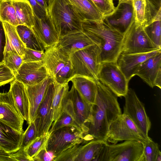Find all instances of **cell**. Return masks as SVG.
Segmentation results:
<instances>
[{"mask_svg": "<svg viewBox=\"0 0 161 161\" xmlns=\"http://www.w3.org/2000/svg\"><path fill=\"white\" fill-rule=\"evenodd\" d=\"M54 157L51 153L48 152L46 147L43 149L33 158V161H53Z\"/></svg>", "mask_w": 161, "mask_h": 161, "instance_id": "f6af8a7d", "label": "cell"}, {"mask_svg": "<svg viewBox=\"0 0 161 161\" xmlns=\"http://www.w3.org/2000/svg\"><path fill=\"white\" fill-rule=\"evenodd\" d=\"M161 52V49L140 53H121L117 61L118 65L129 82L141 64L148 58Z\"/></svg>", "mask_w": 161, "mask_h": 161, "instance_id": "d6986e66", "label": "cell"}, {"mask_svg": "<svg viewBox=\"0 0 161 161\" xmlns=\"http://www.w3.org/2000/svg\"><path fill=\"white\" fill-rule=\"evenodd\" d=\"M96 82L97 93L95 103L92 105V118L86 135L90 140L107 142L110 125L122 112L117 97L98 80Z\"/></svg>", "mask_w": 161, "mask_h": 161, "instance_id": "6da1fadb", "label": "cell"}, {"mask_svg": "<svg viewBox=\"0 0 161 161\" xmlns=\"http://www.w3.org/2000/svg\"><path fill=\"white\" fill-rule=\"evenodd\" d=\"M50 133L49 131L37 137L25 148L29 157L33 161V158L43 149L46 147Z\"/></svg>", "mask_w": 161, "mask_h": 161, "instance_id": "d6a6232c", "label": "cell"}, {"mask_svg": "<svg viewBox=\"0 0 161 161\" xmlns=\"http://www.w3.org/2000/svg\"><path fill=\"white\" fill-rule=\"evenodd\" d=\"M146 0H132L133 17L136 24L143 26L145 24Z\"/></svg>", "mask_w": 161, "mask_h": 161, "instance_id": "d590c367", "label": "cell"}, {"mask_svg": "<svg viewBox=\"0 0 161 161\" xmlns=\"http://www.w3.org/2000/svg\"><path fill=\"white\" fill-rule=\"evenodd\" d=\"M47 12L59 38L69 33L82 30V19L69 0H49Z\"/></svg>", "mask_w": 161, "mask_h": 161, "instance_id": "3957f363", "label": "cell"}, {"mask_svg": "<svg viewBox=\"0 0 161 161\" xmlns=\"http://www.w3.org/2000/svg\"><path fill=\"white\" fill-rule=\"evenodd\" d=\"M12 1L20 25L31 28L34 25V14L29 3L26 0Z\"/></svg>", "mask_w": 161, "mask_h": 161, "instance_id": "83f0119b", "label": "cell"}, {"mask_svg": "<svg viewBox=\"0 0 161 161\" xmlns=\"http://www.w3.org/2000/svg\"><path fill=\"white\" fill-rule=\"evenodd\" d=\"M143 145L145 161H155L157 154L160 151L158 144L151 140Z\"/></svg>", "mask_w": 161, "mask_h": 161, "instance_id": "f35d334b", "label": "cell"}, {"mask_svg": "<svg viewBox=\"0 0 161 161\" xmlns=\"http://www.w3.org/2000/svg\"><path fill=\"white\" fill-rule=\"evenodd\" d=\"M144 29L153 43L161 48V20L153 22L144 27Z\"/></svg>", "mask_w": 161, "mask_h": 161, "instance_id": "836d02e7", "label": "cell"}, {"mask_svg": "<svg viewBox=\"0 0 161 161\" xmlns=\"http://www.w3.org/2000/svg\"><path fill=\"white\" fill-rule=\"evenodd\" d=\"M53 81L52 79L48 76L37 84L25 86L29 107L28 124L34 120L37 109L47 88Z\"/></svg>", "mask_w": 161, "mask_h": 161, "instance_id": "44dd1931", "label": "cell"}, {"mask_svg": "<svg viewBox=\"0 0 161 161\" xmlns=\"http://www.w3.org/2000/svg\"><path fill=\"white\" fill-rule=\"evenodd\" d=\"M82 30L88 32L100 50L101 63L117 62L121 53L124 32L112 26L105 19L82 21Z\"/></svg>", "mask_w": 161, "mask_h": 161, "instance_id": "7a4b0ae2", "label": "cell"}, {"mask_svg": "<svg viewBox=\"0 0 161 161\" xmlns=\"http://www.w3.org/2000/svg\"><path fill=\"white\" fill-rule=\"evenodd\" d=\"M38 3L47 11L48 5L46 0H36Z\"/></svg>", "mask_w": 161, "mask_h": 161, "instance_id": "c3c4849f", "label": "cell"}, {"mask_svg": "<svg viewBox=\"0 0 161 161\" xmlns=\"http://www.w3.org/2000/svg\"><path fill=\"white\" fill-rule=\"evenodd\" d=\"M70 60L74 76H83L95 81L98 80L101 63L100 50L97 45H91L76 52L70 55Z\"/></svg>", "mask_w": 161, "mask_h": 161, "instance_id": "5b68a950", "label": "cell"}, {"mask_svg": "<svg viewBox=\"0 0 161 161\" xmlns=\"http://www.w3.org/2000/svg\"><path fill=\"white\" fill-rule=\"evenodd\" d=\"M161 20V0H146L145 24Z\"/></svg>", "mask_w": 161, "mask_h": 161, "instance_id": "1f68e13d", "label": "cell"}, {"mask_svg": "<svg viewBox=\"0 0 161 161\" xmlns=\"http://www.w3.org/2000/svg\"><path fill=\"white\" fill-rule=\"evenodd\" d=\"M2 22L6 38L5 52L12 50H15L19 55L22 57L26 48L19 38L15 26L6 22Z\"/></svg>", "mask_w": 161, "mask_h": 161, "instance_id": "4316f807", "label": "cell"}, {"mask_svg": "<svg viewBox=\"0 0 161 161\" xmlns=\"http://www.w3.org/2000/svg\"><path fill=\"white\" fill-rule=\"evenodd\" d=\"M6 43V35L3 22L0 20V63L3 60Z\"/></svg>", "mask_w": 161, "mask_h": 161, "instance_id": "ee69618b", "label": "cell"}, {"mask_svg": "<svg viewBox=\"0 0 161 161\" xmlns=\"http://www.w3.org/2000/svg\"><path fill=\"white\" fill-rule=\"evenodd\" d=\"M83 21H101L105 19L91 0H69Z\"/></svg>", "mask_w": 161, "mask_h": 161, "instance_id": "484cf974", "label": "cell"}, {"mask_svg": "<svg viewBox=\"0 0 161 161\" xmlns=\"http://www.w3.org/2000/svg\"><path fill=\"white\" fill-rule=\"evenodd\" d=\"M36 137V127L33 121L29 124L25 131L22 133L20 147L25 148Z\"/></svg>", "mask_w": 161, "mask_h": 161, "instance_id": "ab89813d", "label": "cell"}, {"mask_svg": "<svg viewBox=\"0 0 161 161\" xmlns=\"http://www.w3.org/2000/svg\"><path fill=\"white\" fill-rule=\"evenodd\" d=\"M92 105L82 98L72 85L64 98L62 110L67 112L86 134L87 125L92 118Z\"/></svg>", "mask_w": 161, "mask_h": 161, "instance_id": "ba28073f", "label": "cell"}, {"mask_svg": "<svg viewBox=\"0 0 161 161\" xmlns=\"http://www.w3.org/2000/svg\"><path fill=\"white\" fill-rule=\"evenodd\" d=\"M9 91L22 117L28 123L29 107L25 86L22 83L14 79L10 82Z\"/></svg>", "mask_w": 161, "mask_h": 161, "instance_id": "d4e9b609", "label": "cell"}, {"mask_svg": "<svg viewBox=\"0 0 161 161\" xmlns=\"http://www.w3.org/2000/svg\"><path fill=\"white\" fill-rule=\"evenodd\" d=\"M45 51H37L26 48L22 56L23 62L43 61Z\"/></svg>", "mask_w": 161, "mask_h": 161, "instance_id": "60d3db41", "label": "cell"}, {"mask_svg": "<svg viewBox=\"0 0 161 161\" xmlns=\"http://www.w3.org/2000/svg\"><path fill=\"white\" fill-rule=\"evenodd\" d=\"M15 27L19 38L26 48L37 51H45L31 28L24 25H19Z\"/></svg>", "mask_w": 161, "mask_h": 161, "instance_id": "f546056e", "label": "cell"}, {"mask_svg": "<svg viewBox=\"0 0 161 161\" xmlns=\"http://www.w3.org/2000/svg\"><path fill=\"white\" fill-rule=\"evenodd\" d=\"M0 20L14 26L20 25L12 0L0 1Z\"/></svg>", "mask_w": 161, "mask_h": 161, "instance_id": "4dcf8cb0", "label": "cell"}, {"mask_svg": "<svg viewBox=\"0 0 161 161\" xmlns=\"http://www.w3.org/2000/svg\"><path fill=\"white\" fill-rule=\"evenodd\" d=\"M22 133L0 120V149L12 153L20 147Z\"/></svg>", "mask_w": 161, "mask_h": 161, "instance_id": "7402d4cb", "label": "cell"}, {"mask_svg": "<svg viewBox=\"0 0 161 161\" xmlns=\"http://www.w3.org/2000/svg\"><path fill=\"white\" fill-rule=\"evenodd\" d=\"M133 16L131 4L118 5L115 13L105 20L111 25L124 32L129 25Z\"/></svg>", "mask_w": 161, "mask_h": 161, "instance_id": "cb8c5ba5", "label": "cell"}, {"mask_svg": "<svg viewBox=\"0 0 161 161\" xmlns=\"http://www.w3.org/2000/svg\"><path fill=\"white\" fill-rule=\"evenodd\" d=\"M3 0H0V1H1Z\"/></svg>", "mask_w": 161, "mask_h": 161, "instance_id": "816d5d0a", "label": "cell"}, {"mask_svg": "<svg viewBox=\"0 0 161 161\" xmlns=\"http://www.w3.org/2000/svg\"><path fill=\"white\" fill-rule=\"evenodd\" d=\"M58 44L70 55L79 50L95 45L89 33L83 30L60 37Z\"/></svg>", "mask_w": 161, "mask_h": 161, "instance_id": "ffe728a7", "label": "cell"}, {"mask_svg": "<svg viewBox=\"0 0 161 161\" xmlns=\"http://www.w3.org/2000/svg\"><path fill=\"white\" fill-rule=\"evenodd\" d=\"M12 153H8L0 149V161H14L12 157Z\"/></svg>", "mask_w": 161, "mask_h": 161, "instance_id": "7dc6e473", "label": "cell"}, {"mask_svg": "<svg viewBox=\"0 0 161 161\" xmlns=\"http://www.w3.org/2000/svg\"><path fill=\"white\" fill-rule=\"evenodd\" d=\"M151 140L138 128L128 116L123 113L110 125L106 141L116 144L120 141L132 140L144 144Z\"/></svg>", "mask_w": 161, "mask_h": 161, "instance_id": "8992f818", "label": "cell"}, {"mask_svg": "<svg viewBox=\"0 0 161 161\" xmlns=\"http://www.w3.org/2000/svg\"><path fill=\"white\" fill-rule=\"evenodd\" d=\"M106 142L98 139L90 140L85 135L82 141L64 150L53 161H95Z\"/></svg>", "mask_w": 161, "mask_h": 161, "instance_id": "9c48e42d", "label": "cell"}, {"mask_svg": "<svg viewBox=\"0 0 161 161\" xmlns=\"http://www.w3.org/2000/svg\"><path fill=\"white\" fill-rule=\"evenodd\" d=\"M97 78L117 97H124L126 95L129 88V82L117 62L101 63Z\"/></svg>", "mask_w": 161, "mask_h": 161, "instance_id": "8fae6325", "label": "cell"}, {"mask_svg": "<svg viewBox=\"0 0 161 161\" xmlns=\"http://www.w3.org/2000/svg\"><path fill=\"white\" fill-rule=\"evenodd\" d=\"M86 134L81 129L75 127L61 128L50 133L46 149L53 154L54 158L64 150L80 142Z\"/></svg>", "mask_w": 161, "mask_h": 161, "instance_id": "30bf717a", "label": "cell"}, {"mask_svg": "<svg viewBox=\"0 0 161 161\" xmlns=\"http://www.w3.org/2000/svg\"><path fill=\"white\" fill-rule=\"evenodd\" d=\"M49 0H46L47 2L49 1Z\"/></svg>", "mask_w": 161, "mask_h": 161, "instance_id": "f5cc1de1", "label": "cell"}, {"mask_svg": "<svg viewBox=\"0 0 161 161\" xmlns=\"http://www.w3.org/2000/svg\"><path fill=\"white\" fill-rule=\"evenodd\" d=\"M104 18L112 16L115 12L113 0H91Z\"/></svg>", "mask_w": 161, "mask_h": 161, "instance_id": "74e56055", "label": "cell"}, {"mask_svg": "<svg viewBox=\"0 0 161 161\" xmlns=\"http://www.w3.org/2000/svg\"><path fill=\"white\" fill-rule=\"evenodd\" d=\"M53 82L54 90L52 104L53 122L56 121L61 114L64 98L69 91L68 83L60 84Z\"/></svg>", "mask_w": 161, "mask_h": 161, "instance_id": "f1b7e54d", "label": "cell"}, {"mask_svg": "<svg viewBox=\"0 0 161 161\" xmlns=\"http://www.w3.org/2000/svg\"><path fill=\"white\" fill-rule=\"evenodd\" d=\"M24 120L16 106L10 91L0 93V120L16 130L23 133Z\"/></svg>", "mask_w": 161, "mask_h": 161, "instance_id": "5bb4252c", "label": "cell"}, {"mask_svg": "<svg viewBox=\"0 0 161 161\" xmlns=\"http://www.w3.org/2000/svg\"><path fill=\"white\" fill-rule=\"evenodd\" d=\"M31 6L34 14L38 18L42 19L45 18L48 12L36 0H26Z\"/></svg>", "mask_w": 161, "mask_h": 161, "instance_id": "7bdbcfd3", "label": "cell"}, {"mask_svg": "<svg viewBox=\"0 0 161 161\" xmlns=\"http://www.w3.org/2000/svg\"><path fill=\"white\" fill-rule=\"evenodd\" d=\"M12 158L15 161H30L32 160L28 156L25 148L20 147L16 152L11 153Z\"/></svg>", "mask_w": 161, "mask_h": 161, "instance_id": "bcb514c9", "label": "cell"}, {"mask_svg": "<svg viewBox=\"0 0 161 161\" xmlns=\"http://www.w3.org/2000/svg\"><path fill=\"white\" fill-rule=\"evenodd\" d=\"M66 126H74L81 129L71 115L66 111L62 110L58 119L53 122L48 131L51 133L56 130Z\"/></svg>", "mask_w": 161, "mask_h": 161, "instance_id": "8d00e7d4", "label": "cell"}, {"mask_svg": "<svg viewBox=\"0 0 161 161\" xmlns=\"http://www.w3.org/2000/svg\"><path fill=\"white\" fill-rule=\"evenodd\" d=\"M124 33L121 53H145L161 49L151 41L143 26L136 24L133 16Z\"/></svg>", "mask_w": 161, "mask_h": 161, "instance_id": "52a82bcc", "label": "cell"}, {"mask_svg": "<svg viewBox=\"0 0 161 161\" xmlns=\"http://www.w3.org/2000/svg\"><path fill=\"white\" fill-rule=\"evenodd\" d=\"M23 62L22 57L15 50L5 52L3 63L15 73Z\"/></svg>", "mask_w": 161, "mask_h": 161, "instance_id": "e575fe53", "label": "cell"}, {"mask_svg": "<svg viewBox=\"0 0 161 161\" xmlns=\"http://www.w3.org/2000/svg\"><path fill=\"white\" fill-rule=\"evenodd\" d=\"M95 161H145L143 144L132 140L111 144L107 142Z\"/></svg>", "mask_w": 161, "mask_h": 161, "instance_id": "277c9868", "label": "cell"}, {"mask_svg": "<svg viewBox=\"0 0 161 161\" xmlns=\"http://www.w3.org/2000/svg\"><path fill=\"white\" fill-rule=\"evenodd\" d=\"M155 161H161V153L160 151L157 154Z\"/></svg>", "mask_w": 161, "mask_h": 161, "instance_id": "f907efd6", "label": "cell"}, {"mask_svg": "<svg viewBox=\"0 0 161 161\" xmlns=\"http://www.w3.org/2000/svg\"></svg>", "mask_w": 161, "mask_h": 161, "instance_id": "db71d44e", "label": "cell"}, {"mask_svg": "<svg viewBox=\"0 0 161 161\" xmlns=\"http://www.w3.org/2000/svg\"><path fill=\"white\" fill-rule=\"evenodd\" d=\"M54 90L53 80L48 86L34 120L37 137L48 131L53 122L52 104Z\"/></svg>", "mask_w": 161, "mask_h": 161, "instance_id": "4fadbf2b", "label": "cell"}, {"mask_svg": "<svg viewBox=\"0 0 161 161\" xmlns=\"http://www.w3.org/2000/svg\"><path fill=\"white\" fill-rule=\"evenodd\" d=\"M58 43L45 50L43 61L48 75L53 80L57 74L70 61V55Z\"/></svg>", "mask_w": 161, "mask_h": 161, "instance_id": "ac0fdd59", "label": "cell"}, {"mask_svg": "<svg viewBox=\"0 0 161 161\" xmlns=\"http://www.w3.org/2000/svg\"><path fill=\"white\" fill-rule=\"evenodd\" d=\"M124 97L125 103L123 114L128 116L146 136H149L151 122L143 104L131 88H128Z\"/></svg>", "mask_w": 161, "mask_h": 161, "instance_id": "7c38bea8", "label": "cell"}, {"mask_svg": "<svg viewBox=\"0 0 161 161\" xmlns=\"http://www.w3.org/2000/svg\"><path fill=\"white\" fill-rule=\"evenodd\" d=\"M31 29L45 50L58 43L59 37L48 13L42 19L34 14V25Z\"/></svg>", "mask_w": 161, "mask_h": 161, "instance_id": "2e32d148", "label": "cell"}, {"mask_svg": "<svg viewBox=\"0 0 161 161\" xmlns=\"http://www.w3.org/2000/svg\"><path fill=\"white\" fill-rule=\"evenodd\" d=\"M70 81L86 101L91 105L94 103L97 91L95 80L85 76L75 75L70 79Z\"/></svg>", "mask_w": 161, "mask_h": 161, "instance_id": "603a6c76", "label": "cell"}, {"mask_svg": "<svg viewBox=\"0 0 161 161\" xmlns=\"http://www.w3.org/2000/svg\"><path fill=\"white\" fill-rule=\"evenodd\" d=\"M14 75L15 79L25 86L37 84L49 76L43 61L23 62Z\"/></svg>", "mask_w": 161, "mask_h": 161, "instance_id": "9a60e30c", "label": "cell"}, {"mask_svg": "<svg viewBox=\"0 0 161 161\" xmlns=\"http://www.w3.org/2000/svg\"><path fill=\"white\" fill-rule=\"evenodd\" d=\"M14 79L13 72L3 62L0 63V86L10 83Z\"/></svg>", "mask_w": 161, "mask_h": 161, "instance_id": "b9f144b4", "label": "cell"}, {"mask_svg": "<svg viewBox=\"0 0 161 161\" xmlns=\"http://www.w3.org/2000/svg\"><path fill=\"white\" fill-rule=\"evenodd\" d=\"M118 1V5L124 3H128L132 4V0H117Z\"/></svg>", "mask_w": 161, "mask_h": 161, "instance_id": "681fc988", "label": "cell"}, {"mask_svg": "<svg viewBox=\"0 0 161 161\" xmlns=\"http://www.w3.org/2000/svg\"><path fill=\"white\" fill-rule=\"evenodd\" d=\"M161 52L144 61L137 70V75L150 87L161 88Z\"/></svg>", "mask_w": 161, "mask_h": 161, "instance_id": "e0dca14e", "label": "cell"}]
</instances>
